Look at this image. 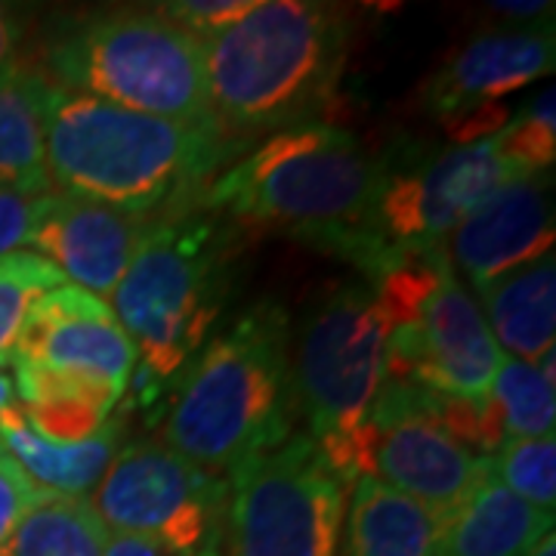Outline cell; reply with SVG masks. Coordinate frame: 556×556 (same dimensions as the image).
Wrapping results in <instances>:
<instances>
[{"mask_svg":"<svg viewBox=\"0 0 556 556\" xmlns=\"http://www.w3.org/2000/svg\"><path fill=\"white\" fill-rule=\"evenodd\" d=\"M445 519L415 497L358 477L350 501L346 556H437Z\"/></svg>","mask_w":556,"mask_h":556,"instance_id":"cell-20","label":"cell"},{"mask_svg":"<svg viewBox=\"0 0 556 556\" xmlns=\"http://www.w3.org/2000/svg\"><path fill=\"white\" fill-rule=\"evenodd\" d=\"M229 482L164 442H134L109 464L93 510L109 532L155 541L177 556L223 554Z\"/></svg>","mask_w":556,"mask_h":556,"instance_id":"cell-9","label":"cell"},{"mask_svg":"<svg viewBox=\"0 0 556 556\" xmlns=\"http://www.w3.org/2000/svg\"><path fill=\"white\" fill-rule=\"evenodd\" d=\"M155 223V214H130L100 201L47 192L38 204L31 244L65 281L72 278L97 298H112Z\"/></svg>","mask_w":556,"mask_h":556,"instance_id":"cell-15","label":"cell"},{"mask_svg":"<svg viewBox=\"0 0 556 556\" xmlns=\"http://www.w3.org/2000/svg\"><path fill=\"white\" fill-rule=\"evenodd\" d=\"M554 28H517L470 40L424 90L427 112L464 146L495 137L507 124L501 97L554 72Z\"/></svg>","mask_w":556,"mask_h":556,"instance_id":"cell-13","label":"cell"},{"mask_svg":"<svg viewBox=\"0 0 556 556\" xmlns=\"http://www.w3.org/2000/svg\"><path fill=\"white\" fill-rule=\"evenodd\" d=\"M22 415L28 427L56 445H75L90 439L112 415V405L90 396H60L38 402V405H22Z\"/></svg>","mask_w":556,"mask_h":556,"instance_id":"cell-27","label":"cell"},{"mask_svg":"<svg viewBox=\"0 0 556 556\" xmlns=\"http://www.w3.org/2000/svg\"><path fill=\"white\" fill-rule=\"evenodd\" d=\"M62 285L65 276L38 251H13L0 257V368L13 365L35 303Z\"/></svg>","mask_w":556,"mask_h":556,"instance_id":"cell-24","label":"cell"},{"mask_svg":"<svg viewBox=\"0 0 556 556\" xmlns=\"http://www.w3.org/2000/svg\"><path fill=\"white\" fill-rule=\"evenodd\" d=\"M526 556H556V535H554V532L541 538V541H538L535 547H532V551H529Z\"/></svg>","mask_w":556,"mask_h":556,"instance_id":"cell-34","label":"cell"},{"mask_svg":"<svg viewBox=\"0 0 556 556\" xmlns=\"http://www.w3.org/2000/svg\"><path fill=\"white\" fill-rule=\"evenodd\" d=\"M482 316L501 353L538 365L554 353L556 340V260L554 254L495 281L482 294Z\"/></svg>","mask_w":556,"mask_h":556,"instance_id":"cell-19","label":"cell"},{"mask_svg":"<svg viewBox=\"0 0 556 556\" xmlns=\"http://www.w3.org/2000/svg\"><path fill=\"white\" fill-rule=\"evenodd\" d=\"M350 40V13L316 0L257 3L232 28L201 40L219 130L244 146L316 124L338 90Z\"/></svg>","mask_w":556,"mask_h":556,"instance_id":"cell-2","label":"cell"},{"mask_svg":"<svg viewBox=\"0 0 556 556\" xmlns=\"http://www.w3.org/2000/svg\"><path fill=\"white\" fill-rule=\"evenodd\" d=\"M232 244L219 214H164L112 291V313L137 346L139 383L170 380L199 356L229 294Z\"/></svg>","mask_w":556,"mask_h":556,"instance_id":"cell-6","label":"cell"},{"mask_svg":"<svg viewBox=\"0 0 556 556\" xmlns=\"http://www.w3.org/2000/svg\"><path fill=\"white\" fill-rule=\"evenodd\" d=\"M390 328L368 288H338L300 321L291 358L298 415L343 482L358 479L365 427L383 383Z\"/></svg>","mask_w":556,"mask_h":556,"instance_id":"cell-7","label":"cell"},{"mask_svg":"<svg viewBox=\"0 0 556 556\" xmlns=\"http://www.w3.org/2000/svg\"><path fill=\"white\" fill-rule=\"evenodd\" d=\"M254 7H257V0H174V3H161L155 10L164 20L179 25L182 31L195 35L199 40H207L232 28Z\"/></svg>","mask_w":556,"mask_h":556,"instance_id":"cell-28","label":"cell"},{"mask_svg":"<svg viewBox=\"0 0 556 556\" xmlns=\"http://www.w3.org/2000/svg\"><path fill=\"white\" fill-rule=\"evenodd\" d=\"M121 420H105L100 430L75 445H56L38 437L13 402L0 412V448L43 492L87 497L118 455Z\"/></svg>","mask_w":556,"mask_h":556,"instance_id":"cell-17","label":"cell"},{"mask_svg":"<svg viewBox=\"0 0 556 556\" xmlns=\"http://www.w3.org/2000/svg\"><path fill=\"white\" fill-rule=\"evenodd\" d=\"M50 80L25 65L0 80V186L53 192L43 149V112Z\"/></svg>","mask_w":556,"mask_h":556,"instance_id":"cell-21","label":"cell"},{"mask_svg":"<svg viewBox=\"0 0 556 556\" xmlns=\"http://www.w3.org/2000/svg\"><path fill=\"white\" fill-rule=\"evenodd\" d=\"M554 383L544 380L538 365L504 356L492 380L489 405L504 439H535L554 433L556 396Z\"/></svg>","mask_w":556,"mask_h":556,"instance_id":"cell-23","label":"cell"},{"mask_svg":"<svg viewBox=\"0 0 556 556\" xmlns=\"http://www.w3.org/2000/svg\"><path fill=\"white\" fill-rule=\"evenodd\" d=\"M393 161L350 130L303 124L263 139L201 192L199 207L241 223L288 226L303 241L358 226L375 214Z\"/></svg>","mask_w":556,"mask_h":556,"instance_id":"cell-4","label":"cell"},{"mask_svg":"<svg viewBox=\"0 0 556 556\" xmlns=\"http://www.w3.org/2000/svg\"><path fill=\"white\" fill-rule=\"evenodd\" d=\"M13 399H16V387H13V378H7V375L0 371V412H3L7 405H13Z\"/></svg>","mask_w":556,"mask_h":556,"instance_id":"cell-33","label":"cell"},{"mask_svg":"<svg viewBox=\"0 0 556 556\" xmlns=\"http://www.w3.org/2000/svg\"><path fill=\"white\" fill-rule=\"evenodd\" d=\"M554 195L551 177L514 179L479 204L445 241L457 278L479 298L535 260L554 254Z\"/></svg>","mask_w":556,"mask_h":556,"instance_id":"cell-16","label":"cell"},{"mask_svg":"<svg viewBox=\"0 0 556 556\" xmlns=\"http://www.w3.org/2000/svg\"><path fill=\"white\" fill-rule=\"evenodd\" d=\"M497 142L507 159H514L529 174H544L556 161V93L541 90L519 118L497 130Z\"/></svg>","mask_w":556,"mask_h":556,"instance_id":"cell-26","label":"cell"},{"mask_svg":"<svg viewBox=\"0 0 556 556\" xmlns=\"http://www.w3.org/2000/svg\"><path fill=\"white\" fill-rule=\"evenodd\" d=\"M554 532V514L489 477L445 519L437 556H526Z\"/></svg>","mask_w":556,"mask_h":556,"instance_id":"cell-18","label":"cell"},{"mask_svg":"<svg viewBox=\"0 0 556 556\" xmlns=\"http://www.w3.org/2000/svg\"><path fill=\"white\" fill-rule=\"evenodd\" d=\"M346 482L306 433L229 473L223 556H338Z\"/></svg>","mask_w":556,"mask_h":556,"instance_id":"cell-8","label":"cell"},{"mask_svg":"<svg viewBox=\"0 0 556 556\" xmlns=\"http://www.w3.org/2000/svg\"><path fill=\"white\" fill-rule=\"evenodd\" d=\"M43 149L53 192L155 217L195 207L219 167L244 155L219 127L142 115L56 84L47 90Z\"/></svg>","mask_w":556,"mask_h":556,"instance_id":"cell-1","label":"cell"},{"mask_svg":"<svg viewBox=\"0 0 556 556\" xmlns=\"http://www.w3.org/2000/svg\"><path fill=\"white\" fill-rule=\"evenodd\" d=\"M492 477L538 510L554 514L556 504V437L504 439L492 452Z\"/></svg>","mask_w":556,"mask_h":556,"instance_id":"cell-25","label":"cell"},{"mask_svg":"<svg viewBox=\"0 0 556 556\" xmlns=\"http://www.w3.org/2000/svg\"><path fill=\"white\" fill-rule=\"evenodd\" d=\"M40 489L20 470V464L0 448V544L13 532V526L28 510Z\"/></svg>","mask_w":556,"mask_h":556,"instance_id":"cell-30","label":"cell"},{"mask_svg":"<svg viewBox=\"0 0 556 556\" xmlns=\"http://www.w3.org/2000/svg\"><path fill=\"white\" fill-rule=\"evenodd\" d=\"M291 321L263 300L186 365L167 420L164 445L201 470H236L294 437Z\"/></svg>","mask_w":556,"mask_h":556,"instance_id":"cell-3","label":"cell"},{"mask_svg":"<svg viewBox=\"0 0 556 556\" xmlns=\"http://www.w3.org/2000/svg\"><path fill=\"white\" fill-rule=\"evenodd\" d=\"M43 78L155 118L217 127L204 43L159 10L112 7L62 20L40 43Z\"/></svg>","mask_w":556,"mask_h":556,"instance_id":"cell-5","label":"cell"},{"mask_svg":"<svg viewBox=\"0 0 556 556\" xmlns=\"http://www.w3.org/2000/svg\"><path fill=\"white\" fill-rule=\"evenodd\" d=\"M495 7V13H501V16H507V20H551V13H554V3H541V0H497V3H492Z\"/></svg>","mask_w":556,"mask_h":556,"instance_id":"cell-32","label":"cell"},{"mask_svg":"<svg viewBox=\"0 0 556 556\" xmlns=\"http://www.w3.org/2000/svg\"><path fill=\"white\" fill-rule=\"evenodd\" d=\"M28 47V13L13 3H0V80L25 68Z\"/></svg>","mask_w":556,"mask_h":556,"instance_id":"cell-31","label":"cell"},{"mask_svg":"<svg viewBox=\"0 0 556 556\" xmlns=\"http://www.w3.org/2000/svg\"><path fill=\"white\" fill-rule=\"evenodd\" d=\"M358 477L380 479L448 519L492 477V457L439 424L437 390L383 380L362 439Z\"/></svg>","mask_w":556,"mask_h":556,"instance_id":"cell-10","label":"cell"},{"mask_svg":"<svg viewBox=\"0 0 556 556\" xmlns=\"http://www.w3.org/2000/svg\"><path fill=\"white\" fill-rule=\"evenodd\" d=\"M535 177L507 159L495 137L464 142L433 161H420L412 170H396L380 192L371 232L387 251L437 254L464 219L514 179Z\"/></svg>","mask_w":556,"mask_h":556,"instance_id":"cell-11","label":"cell"},{"mask_svg":"<svg viewBox=\"0 0 556 556\" xmlns=\"http://www.w3.org/2000/svg\"><path fill=\"white\" fill-rule=\"evenodd\" d=\"M43 195L16 186H0V257L25 251V244H31V229Z\"/></svg>","mask_w":556,"mask_h":556,"instance_id":"cell-29","label":"cell"},{"mask_svg":"<svg viewBox=\"0 0 556 556\" xmlns=\"http://www.w3.org/2000/svg\"><path fill=\"white\" fill-rule=\"evenodd\" d=\"M105 541L109 529L90 497L40 489L0 544V556H105Z\"/></svg>","mask_w":556,"mask_h":556,"instance_id":"cell-22","label":"cell"},{"mask_svg":"<svg viewBox=\"0 0 556 556\" xmlns=\"http://www.w3.org/2000/svg\"><path fill=\"white\" fill-rule=\"evenodd\" d=\"M504 362L477 298L445 263L439 288L412 325L393 328L383 350V380L417 383L445 396L489 402Z\"/></svg>","mask_w":556,"mask_h":556,"instance_id":"cell-12","label":"cell"},{"mask_svg":"<svg viewBox=\"0 0 556 556\" xmlns=\"http://www.w3.org/2000/svg\"><path fill=\"white\" fill-rule=\"evenodd\" d=\"M13 362L97 380L121 399L134 380L139 356L112 306L65 281L35 303Z\"/></svg>","mask_w":556,"mask_h":556,"instance_id":"cell-14","label":"cell"}]
</instances>
